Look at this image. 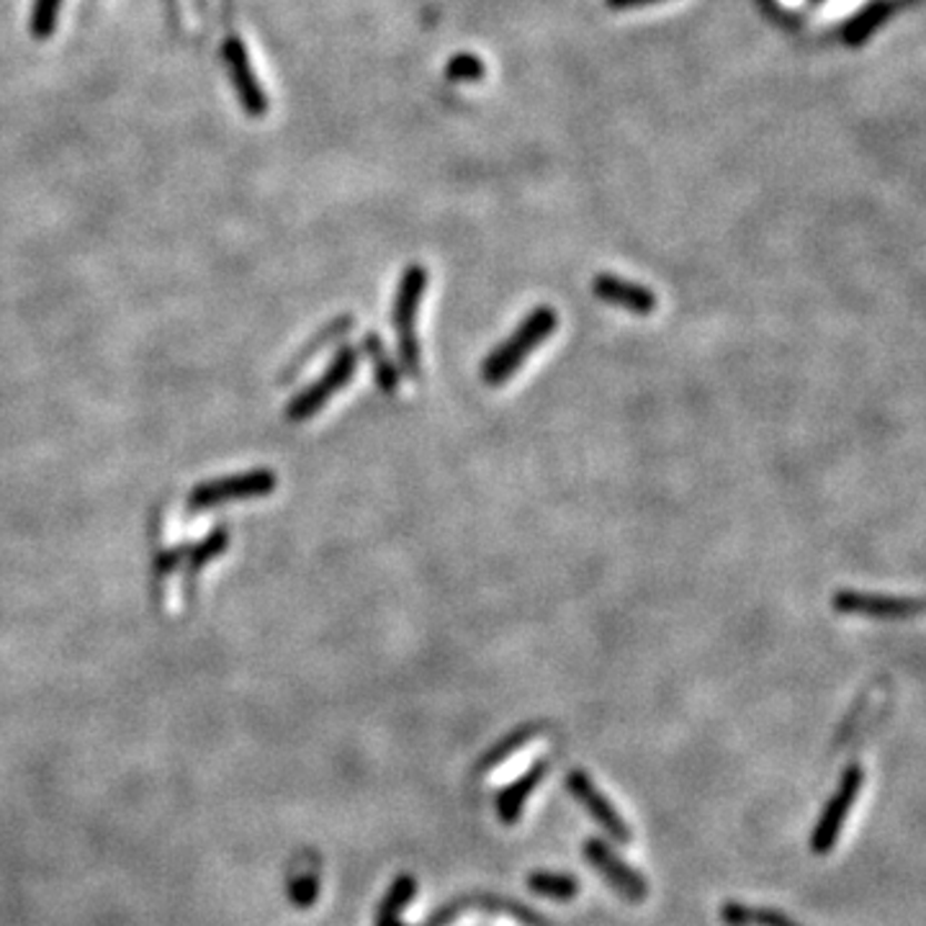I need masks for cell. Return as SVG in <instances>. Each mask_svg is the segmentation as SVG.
<instances>
[{
  "label": "cell",
  "instance_id": "cell-1",
  "mask_svg": "<svg viewBox=\"0 0 926 926\" xmlns=\"http://www.w3.org/2000/svg\"><path fill=\"white\" fill-rule=\"evenodd\" d=\"M558 328V314L551 306H535L531 314L520 322V328L502 343L497 351L490 353V359L482 365V379L490 386L505 384L510 376H515L520 365L527 361L535 348L554 335Z\"/></svg>",
  "mask_w": 926,
  "mask_h": 926
},
{
  "label": "cell",
  "instance_id": "cell-2",
  "mask_svg": "<svg viewBox=\"0 0 926 926\" xmlns=\"http://www.w3.org/2000/svg\"><path fill=\"white\" fill-rule=\"evenodd\" d=\"M427 289V271L425 265L412 263L402 273L400 289L394 296V330H396V345H400V363L402 371L410 379L420 376V340H417V314L422 296Z\"/></svg>",
  "mask_w": 926,
  "mask_h": 926
},
{
  "label": "cell",
  "instance_id": "cell-3",
  "mask_svg": "<svg viewBox=\"0 0 926 926\" xmlns=\"http://www.w3.org/2000/svg\"><path fill=\"white\" fill-rule=\"evenodd\" d=\"M359 348L353 345H345L340 348L335 353V359L328 365V371L322 373L320 379L314 381L312 386H306L304 392H299L294 400L286 404V420L289 422H304L309 417H314L316 412H320L324 404H328L332 396H335L340 389L345 384H351L355 371H359Z\"/></svg>",
  "mask_w": 926,
  "mask_h": 926
},
{
  "label": "cell",
  "instance_id": "cell-4",
  "mask_svg": "<svg viewBox=\"0 0 926 926\" xmlns=\"http://www.w3.org/2000/svg\"><path fill=\"white\" fill-rule=\"evenodd\" d=\"M275 484H279V479H275L271 469H258L248 471V474L214 479V482L199 484L197 490L189 494V500H185V507H189V513H204V510L230 505V502L258 500L271 494Z\"/></svg>",
  "mask_w": 926,
  "mask_h": 926
},
{
  "label": "cell",
  "instance_id": "cell-5",
  "mask_svg": "<svg viewBox=\"0 0 926 926\" xmlns=\"http://www.w3.org/2000/svg\"><path fill=\"white\" fill-rule=\"evenodd\" d=\"M836 613L847 615H870L880 621H908V617L922 615L924 605L919 597H896V595H875V592L859 590H839L832 600Z\"/></svg>",
  "mask_w": 926,
  "mask_h": 926
},
{
  "label": "cell",
  "instance_id": "cell-6",
  "mask_svg": "<svg viewBox=\"0 0 926 926\" xmlns=\"http://www.w3.org/2000/svg\"><path fill=\"white\" fill-rule=\"evenodd\" d=\"M222 57H224V68L227 72H230L232 88H234V93H238L242 109H245V113H250V117H263V113L268 111V99H265L263 88H260L258 83L253 64H250L248 47L242 44V39L238 34L224 37Z\"/></svg>",
  "mask_w": 926,
  "mask_h": 926
},
{
  "label": "cell",
  "instance_id": "cell-7",
  "mask_svg": "<svg viewBox=\"0 0 926 926\" xmlns=\"http://www.w3.org/2000/svg\"><path fill=\"white\" fill-rule=\"evenodd\" d=\"M863 783H865V775H863V769H859L857 765H852V767L844 769L839 791H836L832 803H828V808L824 811L822 822H818V826H816L814 852H818V855H824V852H828V849L834 847V842H836V836H839V832H842V824H844V818H847V814H849L852 803H855L857 793L863 791Z\"/></svg>",
  "mask_w": 926,
  "mask_h": 926
},
{
  "label": "cell",
  "instance_id": "cell-8",
  "mask_svg": "<svg viewBox=\"0 0 926 926\" xmlns=\"http://www.w3.org/2000/svg\"><path fill=\"white\" fill-rule=\"evenodd\" d=\"M592 294H595L600 302L611 304V306H621L625 312L631 314H652L656 304H660V299L648 286L644 283H636V281H625L621 275H613V273H600L592 279Z\"/></svg>",
  "mask_w": 926,
  "mask_h": 926
},
{
  "label": "cell",
  "instance_id": "cell-9",
  "mask_svg": "<svg viewBox=\"0 0 926 926\" xmlns=\"http://www.w3.org/2000/svg\"><path fill=\"white\" fill-rule=\"evenodd\" d=\"M566 787H568V791H572V795H576V798L582 801V806L587 808L590 814L597 818V824H603L607 828V832H611L615 836L617 842H631V832H628V826H625V822L621 818V814H617V811L611 806V803H607L605 795L597 791L595 783H592V779L587 775H584L582 769L568 772Z\"/></svg>",
  "mask_w": 926,
  "mask_h": 926
},
{
  "label": "cell",
  "instance_id": "cell-10",
  "mask_svg": "<svg viewBox=\"0 0 926 926\" xmlns=\"http://www.w3.org/2000/svg\"><path fill=\"white\" fill-rule=\"evenodd\" d=\"M584 852H587L590 863L595 865L597 870L603 873L607 880H611L613 888L621 890L625 898L638 900V898L646 896L644 877H641L638 873H633L628 865L621 863V859H615L613 852L607 849L603 842H595V839L587 842V849H584Z\"/></svg>",
  "mask_w": 926,
  "mask_h": 926
},
{
  "label": "cell",
  "instance_id": "cell-11",
  "mask_svg": "<svg viewBox=\"0 0 926 926\" xmlns=\"http://www.w3.org/2000/svg\"><path fill=\"white\" fill-rule=\"evenodd\" d=\"M900 6H904V0H870V3H865L842 27V31H839L842 42L852 47V50H857V47L867 44V39H870L875 31L880 29L893 13L898 11Z\"/></svg>",
  "mask_w": 926,
  "mask_h": 926
},
{
  "label": "cell",
  "instance_id": "cell-12",
  "mask_svg": "<svg viewBox=\"0 0 926 926\" xmlns=\"http://www.w3.org/2000/svg\"><path fill=\"white\" fill-rule=\"evenodd\" d=\"M546 769H548L546 762H539V765H535L533 769H527L525 775L517 779V783H513L510 787H505V791H502L497 808H500V816L505 818L507 824L515 822V818L520 816V811H523L527 795H531L535 787H539L543 775H546Z\"/></svg>",
  "mask_w": 926,
  "mask_h": 926
},
{
  "label": "cell",
  "instance_id": "cell-13",
  "mask_svg": "<svg viewBox=\"0 0 926 926\" xmlns=\"http://www.w3.org/2000/svg\"><path fill=\"white\" fill-rule=\"evenodd\" d=\"M353 324H355V320H353V316H348V314H345V316H340V320H335L332 324H328V328H324V330L320 332V335H316V338L312 340V343L302 348V353H299L296 359L291 361V365H286V371L281 373V381H291V379H296V376H299V371H302L304 365H306L309 361H312L314 355L320 353L324 345H328V343H335V340H338L340 335H345L348 328H353Z\"/></svg>",
  "mask_w": 926,
  "mask_h": 926
},
{
  "label": "cell",
  "instance_id": "cell-14",
  "mask_svg": "<svg viewBox=\"0 0 926 926\" xmlns=\"http://www.w3.org/2000/svg\"><path fill=\"white\" fill-rule=\"evenodd\" d=\"M363 351L373 363V373H376V384L381 392L394 394L396 386H400V371H396V365L392 363V355L386 353V348L384 343H381V338L376 335V332H371V335L363 338Z\"/></svg>",
  "mask_w": 926,
  "mask_h": 926
},
{
  "label": "cell",
  "instance_id": "cell-15",
  "mask_svg": "<svg viewBox=\"0 0 926 926\" xmlns=\"http://www.w3.org/2000/svg\"><path fill=\"white\" fill-rule=\"evenodd\" d=\"M541 731H543V726H535V723H525V726L515 728L513 734H507L500 744H494L492 749L484 754V759H482V765H479V769L490 772L497 765H502V762H507L515 752L523 749L527 742H533V736H539Z\"/></svg>",
  "mask_w": 926,
  "mask_h": 926
},
{
  "label": "cell",
  "instance_id": "cell-16",
  "mask_svg": "<svg viewBox=\"0 0 926 926\" xmlns=\"http://www.w3.org/2000/svg\"><path fill=\"white\" fill-rule=\"evenodd\" d=\"M227 546H230V527H217V531H211L204 541L197 543V546H189V551H185L189 580H193L209 562H214Z\"/></svg>",
  "mask_w": 926,
  "mask_h": 926
},
{
  "label": "cell",
  "instance_id": "cell-17",
  "mask_svg": "<svg viewBox=\"0 0 926 926\" xmlns=\"http://www.w3.org/2000/svg\"><path fill=\"white\" fill-rule=\"evenodd\" d=\"M486 76V68L482 57L471 52H459L453 54L449 64H445V80L451 83H479Z\"/></svg>",
  "mask_w": 926,
  "mask_h": 926
},
{
  "label": "cell",
  "instance_id": "cell-18",
  "mask_svg": "<svg viewBox=\"0 0 926 926\" xmlns=\"http://www.w3.org/2000/svg\"><path fill=\"white\" fill-rule=\"evenodd\" d=\"M723 919L734 926H798V924L787 922L785 916H779V914L746 912L744 906H736V904H728L726 908H723Z\"/></svg>",
  "mask_w": 926,
  "mask_h": 926
},
{
  "label": "cell",
  "instance_id": "cell-19",
  "mask_svg": "<svg viewBox=\"0 0 926 926\" xmlns=\"http://www.w3.org/2000/svg\"><path fill=\"white\" fill-rule=\"evenodd\" d=\"M62 0H34L31 6L29 29L37 39H47L57 27V16H60Z\"/></svg>",
  "mask_w": 926,
  "mask_h": 926
},
{
  "label": "cell",
  "instance_id": "cell-20",
  "mask_svg": "<svg viewBox=\"0 0 926 926\" xmlns=\"http://www.w3.org/2000/svg\"><path fill=\"white\" fill-rule=\"evenodd\" d=\"M531 888L535 893H541V896H548V898H572L576 888L574 877L568 875H551V873H539L531 877Z\"/></svg>",
  "mask_w": 926,
  "mask_h": 926
},
{
  "label": "cell",
  "instance_id": "cell-21",
  "mask_svg": "<svg viewBox=\"0 0 926 926\" xmlns=\"http://www.w3.org/2000/svg\"><path fill=\"white\" fill-rule=\"evenodd\" d=\"M185 551H189L185 546L162 551V554L154 558V580H158V582L168 580V576L185 562Z\"/></svg>",
  "mask_w": 926,
  "mask_h": 926
},
{
  "label": "cell",
  "instance_id": "cell-22",
  "mask_svg": "<svg viewBox=\"0 0 926 926\" xmlns=\"http://www.w3.org/2000/svg\"><path fill=\"white\" fill-rule=\"evenodd\" d=\"M656 3H664V0H605L611 11H633V8H646Z\"/></svg>",
  "mask_w": 926,
  "mask_h": 926
},
{
  "label": "cell",
  "instance_id": "cell-23",
  "mask_svg": "<svg viewBox=\"0 0 926 926\" xmlns=\"http://www.w3.org/2000/svg\"><path fill=\"white\" fill-rule=\"evenodd\" d=\"M814 3H822V0H814Z\"/></svg>",
  "mask_w": 926,
  "mask_h": 926
}]
</instances>
